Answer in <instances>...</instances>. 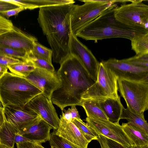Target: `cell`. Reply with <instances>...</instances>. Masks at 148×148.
<instances>
[{
	"instance_id": "6da1fadb",
	"label": "cell",
	"mask_w": 148,
	"mask_h": 148,
	"mask_svg": "<svg viewBox=\"0 0 148 148\" xmlns=\"http://www.w3.org/2000/svg\"><path fill=\"white\" fill-rule=\"evenodd\" d=\"M73 4L39 8L38 23L51 48L53 61L60 64L70 55L71 13Z\"/></svg>"
},
{
	"instance_id": "7a4b0ae2",
	"label": "cell",
	"mask_w": 148,
	"mask_h": 148,
	"mask_svg": "<svg viewBox=\"0 0 148 148\" xmlns=\"http://www.w3.org/2000/svg\"><path fill=\"white\" fill-rule=\"evenodd\" d=\"M60 64L57 74L60 86L51 95L52 103L62 111L68 106H81L82 95L95 82L74 55L70 54Z\"/></svg>"
},
{
	"instance_id": "3957f363",
	"label": "cell",
	"mask_w": 148,
	"mask_h": 148,
	"mask_svg": "<svg viewBox=\"0 0 148 148\" xmlns=\"http://www.w3.org/2000/svg\"><path fill=\"white\" fill-rule=\"evenodd\" d=\"M114 4L92 21L79 30L77 37L96 42L104 39L122 38L130 40L136 35L145 34L129 27L118 21L114 15Z\"/></svg>"
},
{
	"instance_id": "277c9868",
	"label": "cell",
	"mask_w": 148,
	"mask_h": 148,
	"mask_svg": "<svg viewBox=\"0 0 148 148\" xmlns=\"http://www.w3.org/2000/svg\"><path fill=\"white\" fill-rule=\"evenodd\" d=\"M42 92L29 81L8 72L0 79V101L3 106H25Z\"/></svg>"
},
{
	"instance_id": "5b68a950",
	"label": "cell",
	"mask_w": 148,
	"mask_h": 148,
	"mask_svg": "<svg viewBox=\"0 0 148 148\" xmlns=\"http://www.w3.org/2000/svg\"><path fill=\"white\" fill-rule=\"evenodd\" d=\"M118 79L114 72L101 62L97 81L84 93L82 101L89 100L100 102L110 99H118L120 97L118 93Z\"/></svg>"
},
{
	"instance_id": "8992f818",
	"label": "cell",
	"mask_w": 148,
	"mask_h": 148,
	"mask_svg": "<svg viewBox=\"0 0 148 148\" xmlns=\"http://www.w3.org/2000/svg\"><path fill=\"white\" fill-rule=\"evenodd\" d=\"M118 91L127 108L143 115L148 109V81H136L118 78Z\"/></svg>"
},
{
	"instance_id": "52a82bcc",
	"label": "cell",
	"mask_w": 148,
	"mask_h": 148,
	"mask_svg": "<svg viewBox=\"0 0 148 148\" xmlns=\"http://www.w3.org/2000/svg\"><path fill=\"white\" fill-rule=\"evenodd\" d=\"M143 0H132L130 3L117 6L114 15L119 22L133 29L148 33V5Z\"/></svg>"
},
{
	"instance_id": "ba28073f",
	"label": "cell",
	"mask_w": 148,
	"mask_h": 148,
	"mask_svg": "<svg viewBox=\"0 0 148 148\" xmlns=\"http://www.w3.org/2000/svg\"><path fill=\"white\" fill-rule=\"evenodd\" d=\"M81 5L73 4L71 13V26L75 35L80 29L108 9L113 4L104 0H82Z\"/></svg>"
},
{
	"instance_id": "9c48e42d",
	"label": "cell",
	"mask_w": 148,
	"mask_h": 148,
	"mask_svg": "<svg viewBox=\"0 0 148 148\" xmlns=\"http://www.w3.org/2000/svg\"><path fill=\"white\" fill-rule=\"evenodd\" d=\"M85 120L98 135H102L126 147L134 148L119 122H112L108 120L88 117Z\"/></svg>"
},
{
	"instance_id": "30bf717a",
	"label": "cell",
	"mask_w": 148,
	"mask_h": 148,
	"mask_svg": "<svg viewBox=\"0 0 148 148\" xmlns=\"http://www.w3.org/2000/svg\"><path fill=\"white\" fill-rule=\"evenodd\" d=\"M118 78L136 81H148V68L134 66L125 61L110 58L102 62Z\"/></svg>"
},
{
	"instance_id": "8fae6325",
	"label": "cell",
	"mask_w": 148,
	"mask_h": 148,
	"mask_svg": "<svg viewBox=\"0 0 148 148\" xmlns=\"http://www.w3.org/2000/svg\"><path fill=\"white\" fill-rule=\"evenodd\" d=\"M24 78L40 90L46 97L51 99L53 92L60 86V83L55 71L51 72L36 68Z\"/></svg>"
},
{
	"instance_id": "7c38bea8",
	"label": "cell",
	"mask_w": 148,
	"mask_h": 148,
	"mask_svg": "<svg viewBox=\"0 0 148 148\" xmlns=\"http://www.w3.org/2000/svg\"><path fill=\"white\" fill-rule=\"evenodd\" d=\"M3 108L6 120L19 131L40 117L26 105H7L3 106Z\"/></svg>"
},
{
	"instance_id": "4fadbf2b",
	"label": "cell",
	"mask_w": 148,
	"mask_h": 148,
	"mask_svg": "<svg viewBox=\"0 0 148 148\" xmlns=\"http://www.w3.org/2000/svg\"><path fill=\"white\" fill-rule=\"evenodd\" d=\"M70 53L79 59L90 77L96 82L100 62L91 51L80 42L77 37L73 34L71 36Z\"/></svg>"
},
{
	"instance_id": "5bb4252c",
	"label": "cell",
	"mask_w": 148,
	"mask_h": 148,
	"mask_svg": "<svg viewBox=\"0 0 148 148\" xmlns=\"http://www.w3.org/2000/svg\"><path fill=\"white\" fill-rule=\"evenodd\" d=\"M26 105L52 129L55 130L58 129L60 119L51 99L41 93L34 97Z\"/></svg>"
},
{
	"instance_id": "9a60e30c",
	"label": "cell",
	"mask_w": 148,
	"mask_h": 148,
	"mask_svg": "<svg viewBox=\"0 0 148 148\" xmlns=\"http://www.w3.org/2000/svg\"><path fill=\"white\" fill-rule=\"evenodd\" d=\"M36 38L14 26L12 29L0 35V45L26 52L29 56Z\"/></svg>"
},
{
	"instance_id": "2e32d148",
	"label": "cell",
	"mask_w": 148,
	"mask_h": 148,
	"mask_svg": "<svg viewBox=\"0 0 148 148\" xmlns=\"http://www.w3.org/2000/svg\"><path fill=\"white\" fill-rule=\"evenodd\" d=\"M60 116L59 127L55 133L78 148H87L89 142L75 125L67 121L62 114Z\"/></svg>"
},
{
	"instance_id": "e0dca14e",
	"label": "cell",
	"mask_w": 148,
	"mask_h": 148,
	"mask_svg": "<svg viewBox=\"0 0 148 148\" xmlns=\"http://www.w3.org/2000/svg\"><path fill=\"white\" fill-rule=\"evenodd\" d=\"M52 127L40 117L36 121L20 131L18 134L32 142L41 143L49 141Z\"/></svg>"
},
{
	"instance_id": "ac0fdd59",
	"label": "cell",
	"mask_w": 148,
	"mask_h": 148,
	"mask_svg": "<svg viewBox=\"0 0 148 148\" xmlns=\"http://www.w3.org/2000/svg\"><path fill=\"white\" fill-rule=\"evenodd\" d=\"M123 130L135 148H148V133L128 123H123Z\"/></svg>"
},
{
	"instance_id": "d6986e66",
	"label": "cell",
	"mask_w": 148,
	"mask_h": 148,
	"mask_svg": "<svg viewBox=\"0 0 148 148\" xmlns=\"http://www.w3.org/2000/svg\"><path fill=\"white\" fill-rule=\"evenodd\" d=\"M8 1L25 10H33L49 6L74 4L75 2L72 0H9Z\"/></svg>"
},
{
	"instance_id": "ffe728a7",
	"label": "cell",
	"mask_w": 148,
	"mask_h": 148,
	"mask_svg": "<svg viewBox=\"0 0 148 148\" xmlns=\"http://www.w3.org/2000/svg\"><path fill=\"white\" fill-rule=\"evenodd\" d=\"M99 103L109 121L112 122H119L124 107L120 98L117 99H110Z\"/></svg>"
},
{
	"instance_id": "44dd1931",
	"label": "cell",
	"mask_w": 148,
	"mask_h": 148,
	"mask_svg": "<svg viewBox=\"0 0 148 148\" xmlns=\"http://www.w3.org/2000/svg\"><path fill=\"white\" fill-rule=\"evenodd\" d=\"M19 132L6 119L0 127V144L7 148H14L15 138Z\"/></svg>"
},
{
	"instance_id": "7402d4cb",
	"label": "cell",
	"mask_w": 148,
	"mask_h": 148,
	"mask_svg": "<svg viewBox=\"0 0 148 148\" xmlns=\"http://www.w3.org/2000/svg\"><path fill=\"white\" fill-rule=\"evenodd\" d=\"M81 106L84 109L87 117L108 120L99 102L83 100L82 101Z\"/></svg>"
},
{
	"instance_id": "603a6c76",
	"label": "cell",
	"mask_w": 148,
	"mask_h": 148,
	"mask_svg": "<svg viewBox=\"0 0 148 148\" xmlns=\"http://www.w3.org/2000/svg\"><path fill=\"white\" fill-rule=\"evenodd\" d=\"M121 119H126L127 123L137 126L148 133V123L144 114L136 113L124 107L120 117Z\"/></svg>"
},
{
	"instance_id": "cb8c5ba5",
	"label": "cell",
	"mask_w": 148,
	"mask_h": 148,
	"mask_svg": "<svg viewBox=\"0 0 148 148\" xmlns=\"http://www.w3.org/2000/svg\"><path fill=\"white\" fill-rule=\"evenodd\" d=\"M11 73L17 76L24 77L36 69L34 64L29 59L8 66Z\"/></svg>"
},
{
	"instance_id": "d4e9b609",
	"label": "cell",
	"mask_w": 148,
	"mask_h": 148,
	"mask_svg": "<svg viewBox=\"0 0 148 148\" xmlns=\"http://www.w3.org/2000/svg\"><path fill=\"white\" fill-rule=\"evenodd\" d=\"M131 40L132 49L136 55L148 54V33L136 35Z\"/></svg>"
},
{
	"instance_id": "484cf974",
	"label": "cell",
	"mask_w": 148,
	"mask_h": 148,
	"mask_svg": "<svg viewBox=\"0 0 148 148\" xmlns=\"http://www.w3.org/2000/svg\"><path fill=\"white\" fill-rule=\"evenodd\" d=\"M72 122L75 125L89 143L93 140H98V135L80 118L74 119Z\"/></svg>"
},
{
	"instance_id": "4316f807",
	"label": "cell",
	"mask_w": 148,
	"mask_h": 148,
	"mask_svg": "<svg viewBox=\"0 0 148 148\" xmlns=\"http://www.w3.org/2000/svg\"><path fill=\"white\" fill-rule=\"evenodd\" d=\"M31 54L52 63L53 53L51 49L42 45L37 41L34 43Z\"/></svg>"
},
{
	"instance_id": "83f0119b",
	"label": "cell",
	"mask_w": 148,
	"mask_h": 148,
	"mask_svg": "<svg viewBox=\"0 0 148 148\" xmlns=\"http://www.w3.org/2000/svg\"><path fill=\"white\" fill-rule=\"evenodd\" d=\"M0 55L18 59L23 61L28 59L29 55L22 51L0 45Z\"/></svg>"
},
{
	"instance_id": "f1b7e54d",
	"label": "cell",
	"mask_w": 148,
	"mask_h": 148,
	"mask_svg": "<svg viewBox=\"0 0 148 148\" xmlns=\"http://www.w3.org/2000/svg\"><path fill=\"white\" fill-rule=\"evenodd\" d=\"M51 134L49 141L50 146L54 145L58 148H78L56 135L54 131Z\"/></svg>"
},
{
	"instance_id": "f546056e",
	"label": "cell",
	"mask_w": 148,
	"mask_h": 148,
	"mask_svg": "<svg viewBox=\"0 0 148 148\" xmlns=\"http://www.w3.org/2000/svg\"><path fill=\"white\" fill-rule=\"evenodd\" d=\"M124 59L134 66L148 68V54L136 55L132 57Z\"/></svg>"
},
{
	"instance_id": "4dcf8cb0",
	"label": "cell",
	"mask_w": 148,
	"mask_h": 148,
	"mask_svg": "<svg viewBox=\"0 0 148 148\" xmlns=\"http://www.w3.org/2000/svg\"><path fill=\"white\" fill-rule=\"evenodd\" d=\"M28 59L32 62L36 68L51 72L55 71L52 64L45 60L34 56L32 54L29 55Z\"/></svg>"
},
{
	"instance_id": "1f68e13d",
	"label": "cell",
	"mask_w": 148,
	"mask_h": 148,
	"mask_svg": "<svg viewBox=\"0 0 148 148\" xmlns=\"http://www.w3.org/2000/svg\"><path fill=\"white\" fill-rule=\"evenodd\" d=\"M14 26L11 20L0 14V35L11 30Z\"/></svg>"
},
{
	"instance_id": "d6a6232c",
	"label": "cell",
	"mask_w": 148,
	"mask_h": 148,
	"mask_svg": "<svg viewBox=\"0 0 148 148\" xmlns=\"http://www.w3.org/2000/svg\"><path fill=\"white\" fill-rule=\"evenodd\" d=\"M22 61L18 59L0 55V64L7 66L20 62Z\"/></svg>"
},
{
	"instance_id": "836d02e7",
	"label": "cell",
	"mask_w": 148,
	"mask_h": 148,
	"mask_svg": "<svg viewBox=\"0 0 148 148\" xmlns=\"http://www.w3.org/2000/svg\"><path fill=\"white\" fill-rule=\"evenodd\" d=\"M19 7L6 0H0V14Z\"/></svg>"
},
{
	"instance_id": "e575fe53",
	"label": "cell",
	"mask_w": 148,
	"mask_h": 148,
	"mask_svg": "<svg viewBox=\"0 0 148 148\" xmlns=\"http://www.w3.org/2000/svg\"><path fill=\"white\" fill-rule=\"evenodd\" d=\"M25 10L23 8L18 7L0 13L2 16L8 19L10 17L18 14L21 12Z\"/></svg>"
},
{
	"instance_id": "d590c367",
	"label": "cell",
	"mask_w": 148,
	"mask_h": 148,
	"mask_svg": "<svg viewBox=\"0 0 148 148\" xmlns=\"http://www.w3.org/2000/svg\"><path fill=\"white\" fill-rule=\"evenodd\" d=\"M107 139L108 144L110 148H129L124 147L112 140L107 138Z\"/></svg>"
},
{
	"instance_id": "8d00e7d4",
	"label": "cell",
	"mask_w": 148,
	"mask_h": 148,
	"mask_svg": "<svg viewBox=\"0 0 148 148\" xmlns=\"http://www.w3.org/2000/svg\"><path fill=\"white\" fill-rule=\"evenodd\" d=\"M17 148H35L33 142H27L16 144Z\"/></svg>"
},
{
	"instance_id": "74e56055",
	"label": "cell",
	"mask_w": 148,
	"mask_h": 148,
	"mask_svg": "<svg viewBox=\"0 0 148 148\" xmlns=\"http://www.w3.org/2000/svg\"><path fill=\"white\" fill-rule=\"evenodd\" d=\"M70 111L72 120V121L74 119L80 118L78 112L75 106H71V108H70Z\"/></svg>"
},
{
	"instance_id": "f35d334b",
	"label": "cell",
	"mask_w": 148,
	"mask_h": 148,
	"mask_svg": "<svg viewBox=\"0 0 148 148\" xmlns=\"http://www.w3.org/2000/svg\"><path fill=\"white\" fill-rule=\"evenodd\" d=\"M30 141L32 142L30 140L18 133L16 134L14 139V142L16 144Z\"/></svg>"
},
{
	"instance_id": "ab89813d",
	"label": "cell",
	"mask_w": 148,
	"mask_h": 148,
	"mask_svg": "<svg viewBox=\"0 0 148 148\" xmlns=\"http://www.w3.org/2000/svg\"><path fill=\"white\" fill-rule=\"evenodd\" d=\"M7 66L0 64V79L8 71Z\"/></svg>"
},
{
	"instance_id": "60d3db41",
	"label": "cell",
	"mask_w": 148,
	"mask_h": 148,
	"mask_svg": "<svg viewBox=\"0 0 148 148\" xmlns=\"http://www.w3.org/2000/svg\"><path fill=\"white\" fill-rule=\"evenodd\" d=\"M6 119L4 116L3 107L0 106V126L1 127L4 122Z\"/></svg>"
},
{
	"instance_id": "b9f144b4",
	"label": "cell",
	"mask_w": 148,
	"mask_h": 148,
	"mask_svg": "<svg viewBox=\"0 0 148 148\" xmlns=\"http://www.w3.org/2000/svg\"><path fill=\"white\" fill-rule=\"evenodd\" d=\"M35 148H45L43 147L41 143L37 142H33Z\"/></svg>"
},
{
	"instance_id": "7bdbcfd3",
	"label": "cell",
	"mask_w": 148,
	"mask_h": 148,
	"mask_svg": "<svg viewBox=\"0 0 148 148\" xmlns=\"http://www.w3.org/2000/svg\"><path fill=\"white\" fill-rule=\"evenodd\" d=\"M0 148H7L5 146L0 144Z\"/></svg>"
},
{
	"instance_id": "ee69618b",
	"label": "cell",
	"mask_w": 148,
	"mask_h": 148,
	"mask_svg": "<svg viewBox=\"0 0 148 148\" xmlns=\"http://www.w3.org/2000/svg\"><path fill=\"white\" fill-rule=\"evenodd\" d=\"M51 148H58L55 146L51 145Z\"/></svg>"
},
{
	"instance_id": "f6af8a7d",
	"label": "cell",
	"mask_w": 148,
	"mask_h": 148,
	"mask_svg": "<svg viewBox=\"0 0 148 148\" xmlns=\"http://www.w3.org/2000/svg\"></svg>"
}]
</instances>
